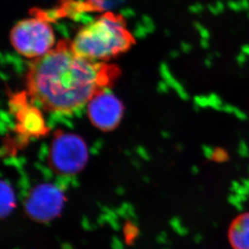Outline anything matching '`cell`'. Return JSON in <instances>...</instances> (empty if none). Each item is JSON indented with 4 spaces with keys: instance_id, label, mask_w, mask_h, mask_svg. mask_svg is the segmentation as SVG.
Instances as JSON below:
<instances>
[{
    "instance_id": "6da1fadb",
    "label": "cell",
    "mask_w": 249,
    "mask_h": 249,
    "mask_svg": "<svg viewBox=\"0 0 249 249\" xmlns=\"http://www.w3.org/2000/svg\"><path fill=\"white\" fill-rule=\"evenodd\" d=\"M120 75L117 66L83 58L71 40L63 39L28 66L27 92L43 110L69 114L112 87Z\"/></svg>"
},
{
    "instance_id": "7a4b0ae2",
    "label": "cell",
    "mask_w": 249,
    "mask_h": 249,
    "mask_svg": "<svg viewBox=\"0 0 249 249\" xmlns=\"http://www.w3.org/2000/svg\"><path fill=\"white\" fill-rule=\"evenodd\" d=\"M136 40L122 15L105 12L80 28L71 40L73 52L89 61L107 62L131 50Z\"/></svg>"
},
{
    "instance_id": "3957f363",
    "label": "cell",
    "mask_w": 249,
    "mask_h": 249,
    "mask_svg": "<svg viewBox=\"0 0 249 249\" xmlns=\"http://www.w3.org/2000/svg\"><path fill=\"white\" fill-rule=\"evenodd\" d=\"M10 112L15 120L13 138L6 142L7 154H16L25 148L32 139L47 137L50 127L45 123L41 111L36 106L27 91L12 94L8 102Z\"/></svg>"
},
{
    "instance_id": "277c9868",
    "label": "cell",
    "mask_w": 249,
    "mask_h": 249,
    "mask_svg": "<svg viewBox=\"0 0 249 249\" xmlns=\"http://www.w3.org/2000/svg\"><path fill=\"white\" fill-rule=\"evenodd\" d=\"M89 161V149L79 135L57 129L49 146L48 166L59 177L71 178L80 174Z\"/></svg>"
},
{
    "instance_id": "5b68a950",
    "label": "cell",
    "mask_w": 249,
    "mask_h": 249,
    "mask_svg": "<svg viewBox=\"0 0 249 249\" xmlns=\"http://www.w3.org/2000/svg\"><path fill=\"white\" fill-rule=\"evenodd\" d=\"M16 51L27 58H39L53 49L55 35L50 22L42 17H33L18 22L10 33Z\"/></svg>"
},
{
    "instance_id": "8992f818",
    "label": "cell",
    "mask_w": 249,
    "mask_h": 249,
    "mask_svg": "<svg viewBox=\"0 0 249 249\" xmlns=\"http://www.w3.org/2000/svg\"><path fill=\"white\" fill-rule=\"evenodd\" d=\"M66 202L67 196L61 186L51 182L38 184L24 197V213L36 223H51L61 216Z\"/></svg>"
},
{
    "instance_id": "52a82bcc",
    "label": "cell",
    "mask_w": 249,
    "mask_h": 249,
    "mask_svg": "<svg viewBox=\"0 0 249 249\" xmlns=\"http://www.w3.org/2000/svg\"><path fill=\"white\" fill-rule=\"evenodd\" d=\"M124 107L122 102L110 92H101L88 103L89 121L102 132H111L122 120Z\"/></svg>"
},
{
    "instance_id": "ba28073f",
    "label": "cell",
    "mask_w": 249,
    "mask_h": 249,
    "mask_svg": "<svg viewBox=\"0 0 249 249\" xmlns=\"http://www.w3.org/2000/svg\"><path fill=\"white\" fill-rule=\"evenodd\" d=\"M228 239L233 249H249V212L236 217L228 231Z\"/></svg>"
},
{
    "instance_id": "9c48e42d",
    "label": "cell",
    "mask_w": 249,
    "mask_h": 249,
    "mask_svg": "<svg viewBox=\"0 0 249 249\" xmlns=\"http://www.w3.org/2000/svg\"><path fill=\"white\" fill-rule=\"evenodd\" d=\"M17 207V197L12 185L7 181H1V218L9 216Z\"/></svg>"
},
{
    "instance_id": "30bf717a",
    "label": "cell",
    "mask_w": 249,
    "mask_h": 249,
    "mask_svg": "<svg viewBox=\"0 0 249 249\" xmlns=\"http://www.w3.org/2000/svg\"><path fill=\"white\" fill-rule=\"evenodd\" d=\"M140 234L138 227L133 222L126 221L123 226V235L127 245H132L136 242Z\"/></svg>"
},
{
    "instance_id": "8fae6325",
    "label": "cell",
    "mask_w": 249,
    "mask_h": 249,
    "mask_svg": "<svg viewBox=\"0 0 249 249\" xmlns=\"http://www.w3.org/2000/svg\"><path fill=\"white\" fill-rule=\"evenodd\" d=\"M209 99V106L214 107V108H219V107L221 105V102L220 99L215 95H212V96L208 97Z\"/></svg>"
},
{
    "instance_id": "7c38bea8",
    "label": "cell",
    "mask_w": 249,
    "mask_h": 249,
    "mask_svg": "<svg viewBox=\"0 0 249 249\" xmlns=\"http://www.w3.org/2000/svg\"><path fill=\"white\" fill-rule=\"evenodd\" d=\"M229 7H230L231 9L234 10V11L237 12V11H240L242 6L240 4V2H229Z\"/></svg>"
},
{
    "instance_id": "4fadbf2b",
    "label": "cell",
    "mask_w": 249,
    "mask_h": 249,
    "mask_svg": "<svg viewBox=\"0 0 249 249\" xmlns=\"http://www.w3.org/2000/svg\"><path fill=\"white\" fill-rule=\"evenodd\" d=\"M243 51H244V53H246V54L249 55V45H246V46H245L244 49H243Z\"/></svg>"
}]
</instances>
